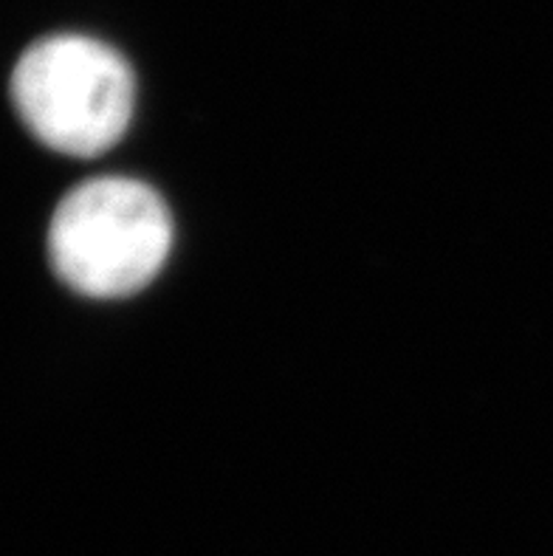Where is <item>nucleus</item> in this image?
Here are the masks:
<instances>
[{"instance_id":"1","label":"nucleus","mask_w":553,"mask_h":556,"mask_svg":"<svg viewBox=\"0 0 553 556\" xmlns=\"http://www.w3.org/2000/svg\"><path fill=\"white\" fill-rule=\"evenodd\" d=\"M169 249L173 215L162 195L136 178H91L51 215V266L85 296L136 294L162 271Z\"/></svg>"},{"instance_id":"2","label":"nucleus","mask_w":553,"mask_h":556,"mask_svg":"<svg viewBox=\"0 0 553 556\" xmlns=\"http://www.w3.org/2000/svg\"><path fill=\"white\" fill-rule=\"evenodd\" d=\"M12 99L23 125L63 155H99L134 119L136 79L125 56L83 35L37 40L17 60Z\"/></svg>"}]
</instances>
